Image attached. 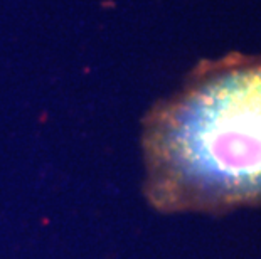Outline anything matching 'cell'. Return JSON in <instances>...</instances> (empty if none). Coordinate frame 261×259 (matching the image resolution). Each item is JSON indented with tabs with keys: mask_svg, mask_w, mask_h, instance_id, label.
I'll list each match as a JSON object with an SVG mask.
<instances>
[{
	"mask_svg": "<svg viewBox=\"0 0 261 259\" xmlns=\"http://www.w3.org/2000/svg\"><path fill=\"white\" fill-rule=\"evenodd\" d=\"M143 194L162 214L261 206V54L202 59L142 123Z\"/></svg>",
	"mask_w": 261,
	"mask_h": 259,
	"instance_id": "cell-1",
	"label": "cell"
}]
</instances>
